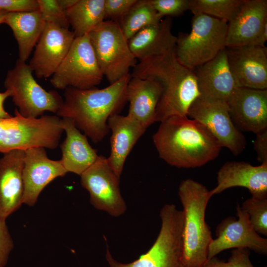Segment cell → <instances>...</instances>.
Instances as JSON below:
<instances>
[{
	"instance_id": "7a4b0ae2",
	"label": "cell",
	"mask_w": 267,
	"mask_h": 267,
	"mask_svg": "<svg viewBox=\"0 0 267 267\" xmlns=\"http://www.w3.org/2000/svg\"><path fill=\"white\" fill-rule=\"evenodd\" d=\"M131 74L103 89H65L64 100L56 114L71 118L79 130L92 142L102 141L109 129V118L119 114L127 102V85Z\"/></svg>"
},
{
	"instance_id": "ab89813d",
	"label": "cell",
	"mask_w": 267,
	"mask_h": 267,
	"mask_svg": "<svg viewBox=\"0 0 267 267\" xmlns=\"http://www.w3.org/2000/svg\"><path fill=\"white\" fill-rule=\"evenodd\" d=\"M78 0H57L61 7L65 11L76 3Z\"/></svg>"
},
{
	"instance_id": "2e32d148",
	"label": "cell",
	"mask_w": 267,
	"mask_h": 267,
	"mask_svg": "<svg viewBox=\"0 0 267 267\" xmlns=\"http://www.w3.org/2000/svg\"><path fill=\"white\" fill-rule=\"evenodd\" d=\"M227 104L230 118L240 131L256 134L267 129V89L235 87Z\"/></svg>"
},
{
	"instance_id": "8fae6325",
	"label": "cell",
	"mask_w": 267,
	"mask_h": 267,
	"mask_svg": "<svg viewBox=\"0 0 267 267\" xmlns=\"http://www.w3.org/2000/svg\"><path fill=\"white\" fill-rule=\"evenodd\" d=\"M187 117L202 123L221 146L234 155L245 149V137L232 121L226 102L198 97L190 105Z\"/></svg>"
},
{
	"instance_id": "30bf717a",
	"label": "cell",
	"mask_w": 267,
	"mask_h": 267,
	"mask_svg": "<svg viewBox=\"0 0 267 267\" xmlns=\"http://www.w3.org/2000/svg\"><path fill=\"white\" fill-rule=\"evenodd\" d=\"M103 75L88 35L75 38L66 56L50 79L56 89L68 87L86 89L94 88Z\"/></svg>"
},
{
	"instance_id": "e0dca14e",
	"label": "cell",
	"mask_w": 267,
	"mask_h": 267,
	"mask_svg": "<svg viewBox=\"0 0 267 267\" xmlns=\"http://www.w3.org/2000/svg\"><path fill=\"white\" fill-rule=\"evenodd\" d=\"M68 172L61 160L49 159L45 148L36 147L24 151L23 168V204L33 206L44 188L55 178Z\"/></svg>"
},
{
	"instance_id": "9a60e30c",
	"label": "cell",
	"mask_w": 267,
	"mask_h": 267,
	"mask_svg": "<svg viewBox=\"0 0 267 267\" xmlns=\"http://www.w3.org/2000/svg\"><path fill=\"white\" fill-rule=\"evenodd\" d=\"M75 38L74 33L69 29L45 23L29 64L38 78H48L54 73Z\"/></svg>"
},
{
	"instance_id": "836d02e7",
	"label": "cell",
	"mask_w": 267,
	"mask_h": 267,
	"mask_svg": "<svg viewBox=\"0 0 267 267\" xmlns=\"http://www.w3.org/2000/svg\"><path fill=\"white\" fill-rule=\"evenodd\" d=\"M137 0H105V19L121 22Z\"/></svg>"
},
{
	"instance_id": "4fadbf2b",
	"label": "cell",
	"mask_w": 267,
	"mask_h": 267,
	"mask_svg": "<svg viewBox=\"0 0 267 267\" xmlns=\"http://www.w3.org/2000/svg\"><path fill=\"white\" fill-rule=\"evenodd\" d=\"M236 216L228 217L218 224L216 238L209 245L208 260L229 249L247 248L264 255L267 254V239L253 228L246 212L237 203Z\"/></svg>"
},
{
	"instance_id": "7402d4cb",
	"label": "cell",
	"mask_w": 267,
	"mask_h": 267,
	"mask_svg": "<svg viewBox=\"0 0 267 267\" xmlns=\"http://www.w3.org/2000/svg\"><path fill=\"white\" fill-rule=\"evenodd\" d=\"M225 49L211 60L193 69L199 96L227 102L236 87L228 65Z\"/></svg>"
},
{
	"instance_id": "5bb4252c",
	"label": "cell",
	"mask_w": 267,
	"mask_h": 267,
	"mask_svg": "<svg viewBox=\"0 0 267 267\" xmlns=\"http://www.w3.org/2000/svg\"><path fill=\"white\" fill-rule=\"evenodd\" d=\"M228 65L236 87L267 89V48L253 45L226 47Z\"/></svg>"
},
{
	"instance_id": "6da1fadb",
	"label": "cell",
	"mask_w": 267,
	"mask_h": 267,
	"mask_svg": "<svg viewBox=\"0 0 267 267\" xmlns=\"http://www.w3.org/2000/svg\"><path fill=\"white\" fill-rule=\"evenodd\" d=\"M152 138L159 157L179 168H193L215 159L222 147L202 123L174 116L160 122Z\"/></svg>"
},
{
	"instance_id": "60d3db41",
	"label": "cell",
	"mask_w": 267,
	"mask_h": 267,
	"mask_svg": "<svg viewBox=\"0 0 267 267\" xmlns=\"http://www.w3.org/2000/svg\"><path fill=\"white\" fill-rule=\"evenodd\" d=\"M7 13L8 12L0 9V24L4 23V18Z\"/></svg>"
},
{
	"instance_id": "ac0fdd59",
	"label": "cell",
	"mask_w": 267,
	"mask_h": 267,
	"mask_svg": "<svg viewBox=\"0 0 267 267\" xmlns=\"http://www.w3.org/2000/svg\"><path fill=\"white\" fill-rule=\"evenodd\" d=\"M217 185L210 191L211 196L232 187L248 189L252 197L267 198V163L254 166L245 162L225 163L217 173Z\"/></svg>"
},
{
	"instance_id": "f35d334b",
	"label": "cell",
	"mask_w": 267,
	"mask_h": 267,
	"mask_svg": "<svg viewBox=\"0 0 267 267\" xmlns=\"http://www.w3.org/2000/svg\"><path fill=\"white\" fill-rule=\"evenodd\" d=\"M9 96L11 97V93L7 90L0 92V118H6L11 116L10 114L5 110L3 107V103L5 100Z\"/></svg>"
},
{
	"instance_id": "e575fe53",
	"label": "cell",
	"mask_w": 267,
	"mask_h": 267,
	"mask_svg": "<svg viewBox=\"0 0 267 267\" xmlns=\"http://www.w3.org/2000/svg\"><path fill=\"white\" fill-rule=\"evenodd\" d=\"M5 221L0 218V267L6 265L9 255L14 247Z\"/></svg>"
},
{
	"instance_id": "cb8c5ba5",
	"label": "cell",
	"mask_w": 267,
	"mask_h": 267,
	"mask_svg": "<svg viewBox=\"0 0 267 267\" xmlns=\"http://www.w3.org/2000/svg\"><path fill=\"white\" fill-rule=\"evenodd\" d=\"M66 136L60 145L62 165L67 172L81 175L97 159V151L89 144L87 136L80 132L70 118L61 119Z\"/></svg>"
},
{
	"instance_id": "f1b7e54d",
	"label": "cell",
	"mask_w": 267,
	"mask_h": 267,
	"mask_svg": "<svg viewBox=\"0 0 267 267\" xmlns=\"http://www.w3.org/2000/svg\"><path fill=\"white\" fill-rule=\"evenodd\" d=\"M244 0H190L188 10L194 15L205 14L228 22Z\"/></svg>"
},
{
	"instance_id": "8d00e7d4",
	"label": "cell",
	"mask_w": 267,
	"mask_h": 267,
	"mask_svg": "<svg viewBox=\"0 0 267 267\" xmlns=\"http://www.w3.org/2000/svg\"><path fill=\"white\" fill-rule=\"evenodd\" d=\"M254 141V148L259 162L267 163V129L258 133Z\"/></svg>"
},
{
	"instance_id": "d6986e66",
	"label": "cell",
	"mask_w": 267,
	"mask_h": 267,
	"mask_svg": "<svg viewBox=\"0 0 267 267\" xmlns=\"http://www.w3.org/2000/svg\"><path fill=\"white\" fill-rule=\"evenodd\" d=\"M24 151L15 150L0 158V218H6L23 204Z\"/></svg>"
},
{
	"instance_id": "9c48e42d",
	"label": "cell",
	"mask_w": 267,
	"mask_h": 267,
	"mask_svg": "<svg viewBox=\"0 0 267 267\" xmlns=\"http://www.w3.org/2000/svg\"><path fill=\"white\" fill-rule=\"evenodd\" d=\"M33 70L25 62L18 59L8 71L4 86L20 114L26 118H38L45 111L54 113L61 107L63 99L55 90L46 91L35 80Z\"/></svg>"
},
{
	"instance_id": "4dcf8cb0",
	"label": "cell",
	"mask_w": 267,
	"mask_h": 267,
	"mask_svg": "<svg viewBox=\"0 0 267 267\" xmlns=\"http://www.w3.org/2000/svg\"><path fill=\"white\" fill-rule=\"evenodd\" d=\"M38 2L39 10L45 23L69 29L70 25L65 11L59 5L57 0H38Z\"/></svg>"
},
{
	"instance_id": "52a82bcc",
	"label": "cell",
	"mask_w": 267,
	"mask_h": 267,
	"mask_svg": "<svg viewBox=\"0 0 267 267\" xmlns=\"http://www.w3.org/2000/svg\"><path fill=\"white\" fill-rule=\"evenodd\" d=\"M161 226L150 249L136 260L121 263L113 258L108 246L106 259L110 267H183L182 263V211L174 204H166L160 210Z\"/></svg>"
},
{
	"instance_id": "3957f363",
	"label": "cell",
	"mask_w": 267,
	"mask_h": 267,
	"mask_svg": "<svg viewBox=\"0 0 267 267\" xmlns=\"http://www.w3.org/2000/svg\"><path fill=\"white\" fill-rule=\"evenodd\" d=\"M132 77L159 82L163 91L155 112L156 122L174 116L187 117L192 102L200 96L194 70L177 59L175 47L159 55L139 60Z\"/></svg>"
},
{
	"instance_id": "4316f807",
	"label": "cell",
	"mask_w": 267,
	"mask_h": 267,
	"mask_svg": "<svg viewBox=\"0 0 267 267\" xmlns=\"http://www.w3.org/2000/svg\"><path fill=\"white\" fill-rule=\"evenodd\" d=\"M105 0H78L65 11L75 38L88 34L105 19Z\"/></svg>"
},
{
	"instance_id": "277c9868",
	"label": "cell",
	"mask_w": 267,
	"mask_h": 267,
	"mask_svg": "<svg viewBox=\"0 0 267 267\" xmlns=\"http://www.w3.org/2000/svg\"><path fill=\"white\" fill-rule=\"evenodd\" d=\"M178 195L183 210L182 263L183 267H203L208 261L212 232L205 220L212 196L202 184L191 178L180 182Z\"/></svg>"
},
{
	"instance_id": "d4e9b609",
	"label": "cell",
	"mask_w": 267,
	"mask_h": 267,
	"mask_svg": "<svg viewBox=\"0 0 267 267\" xmlns=\"http://www.w3.org/2000/svg\"><path fill=\"white\" fill-rule=\"evenodd\" d=\"M177 41L172 31V20L166 18L139 31L128 40V44L135 58L141 60L174 48Z\"/></svg>"
},
{
	"instance_id": "8992f818",
	"label": "cell",
	"mask_w": 267,
	"mask_h": 267,
	"mask_svg": "<svg viewBox=\"0 0 267 267\" xmlns=\"http://www.w3.org/2000/svg\"><path fill=\"white\" fill-rule=\"evenodd\" d=\"M227 22L205 14L194 15L189 33H179L175 51L183 65L193 70L226 48Z\"/></svg>"
},
{
	"instance_id": "ffe728a7",
	"label": "cell",
	"mask_w": 267,
	"mask_h": 267,
	"mask_svg": "<svg viewBox=\"0 0 267 267\" xmlns=\"http://www.w3.org/2000/svg\"><path fill=\"white\" fill-rule=\"evenodd\" d=\"M267 24V0H244L227 22L226 47L251 45Z\"/></svg>"
},
{
	"instance_id": "d6a6232c",
	"label": "cell",
	"mask_w": 267,
	"mask_h": 267,
	"mask_svg": "<svg viewBox=\"0 0 267 267\" xmlns=\"http://www.w3.org/2000/svg\"><path fill=\"white\" fill-rule=\"evenodd\" d=\"M155 11L162 17L178 16L188 10L190 0H148Z\"/></svg>"
},
{
	"instance_id": "d590c367",
	"label": "cell",
	"mask_w": 267,
	"mask_h": 267,
	"mask_svg": "<svg viewBox=\"0 0 267 267\" xmlns=\"http://www.w3.org/2000/svg\"><path fill=\"white\" fill-rule=\"evenodd\" d=\"M0 9L7 12L35 11L39 9L38 0H0Z\"/></svg>"
},
{
	"instance_id": "7c38bea8",
	"label": "cell",
	"mask_w": 267,
	"mask_h": 267,
	"mask_svg": "<svg viewBox=\"0 0 267 267\" xmlns=\"http://www.w3.org/2000/svg\"><path fill=\"white\" fill-rule=\"evenodd\" d=\"M81 183L96 209L113 217L123 214L127 209L119 187V179L109 165L107 158L98 155L94 163L81 175Z\"/></svg>"
},
{
	"instance_id": "f546056e",
	"label": "cell",
	"mask_w": 267,
	"mask_h": 267,
	"mask_svg": "<svg viewBox=\"0 0 267 267\" xmlns=\"http://www.w3.org/2000/svg\"><path fill=\"white\" fill-rule=\"evenodd\" d=\"M241 207L247 214L254 230L259 234L267 236V198L251 196Z\"/></svg>"
},
{
	"instance_id": "5b68a950",
	"label": "cell",
	"mask_w": 267,
	"mask_h": 267,
	"mask_svg": "<svg viewBox=\"0 0 267 267\" xmlns=\"http://www.w3.org/2000/svg\"><path fill=\"white\" fill-rule=\"evenodd\" d=\"M63 132L58 116L26 118L15 109L14 116L0 118V152L36 147L54 149Z\"/></svg>"
},
{
	"instance_id": "ba28073f",
	"label": "cell",
	"mask_w": 267,
	"mask_h": 267,
	"mask_svg": "<svg viewBox=\"0 0 267 267\" xmlns=\"http://www.w3.org/2000/svg\"><path fill=\"white\" fill-rule=\"evenodd\" d=\"M88 36L101 71L110 84L129 74L137 64L118 22L103 21Z\"/></svg>"
},
{
	"instance_id": "83f0119b",
	"label": "cell",
	"mask_w": 267,
	"mask_h": 267,
	"mask_svg": "<svg viewBox=\"0 0 267 267\" xmlns=\"http://www.w3.org/2000/svg\"><path fill=\"white\" fill-rule=\"evenodd\" d=\"M162 18L148 0H137L119 24L123 34L129 40L142 29L159 23Z\"/></svg>"
},
{
	"instance_id": "44dd1931",
	"label": "cell",
	"mask_w": 267,
	"mask_h": 267,
	"mask_svg": "<svg viewBox=\"0 0 267 267\" xmlns=\"http://www.w3.org/2000/svg\"><path fill=\"white\" fill-rule=\"evenodd\" d=\"M111 131L110 153L107 158L109 166L120 178L126 159L147 128L127 115L115 114L107 121Z\"/></svg>"
},
{
	"instance_id": "74e56055",
	"label": "cell",
	"mask_w": 267,
	"mask_h": 267,
	"mask_svg": "<svg viewBox=\"0 0 267 267\" xmlns=\"http://www.w3.org/2000/svg\"><path fill=\"white\" fill-rule=\"evenodd\" d=\"M267 40V24L264 27L257 37L251 45L259 47H265V43Z\"/></svg>"
},
{
	"instance_id": "484cf974",
	"label": "cell",
	"mask_w": 267,
	"mask_h": 267,
	"mask_svg": "<svg viewBox=\"0 0 267 267\" xmlns=\"http://www.w3.org/2000/svg\"><path fill=\"white\" fill-rule=\"evenodd\" d=\"M4 23L11 29L17 41L19 59L25 62L36 46L45 25L39 9L8 12Z\"/></svg>"
},
{
	"instance_id": "1f68e13d",
	"label": "cell",
	"mask_w": 267,
	"mask_h": 267,
	"mask_svg": "<svg viewBox=\"0 0 267 267\" xmlns=\"http://www.w3.org/2000/svg\"><path fill=\"white\" fill-rule=\"evenodd\" d=\"M250 250L247 248H235L225 262L216 256L208 260L203 267H254L250 259Z\"/></svg>"
},
{
	"instance_id": "603a6c76",
	"label": "cell",
	"mask_w": 267,
	"mask_h": 267,
	"mask_svg": "<svg viewBox=\"0 0 267 267\" xmlns=\"http://www.w3.org/2000/svg\"><path fill=\"white\" fill-rule=\"evenodd\" d=\"M162 91L156 80L132 77L127 87V116L147 129L156 122V109Z\"/></svg>"
}]
</instances>
